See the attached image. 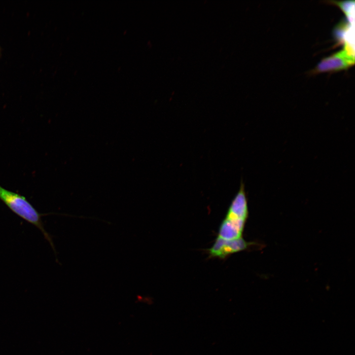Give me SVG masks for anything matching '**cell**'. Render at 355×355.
<instances>
[{
  "label": "cell",
  "mask_w": 355,
  "mask_h": 355,
  "mask_svg": "<svg viewBox=\"0 0 355 355\" xmlns=\"http://www.w3.org/2000/svg\"><path fill=\"white\" fill-rule=\"evenodd\" d=\"M246 220L225 218L219 228L218 237L224 240H233L242 237Z\"/></svg>",
  "instance_id": "5b68a950"
},
{
  "label": "cell",
  "mask_w": 355,
  "mask_h": 355,
  "mask_svg": "<svg viewBox=\"0 0 355 355\" xmlns=\"http://www.w3.org/2000/svg\"><path fill=\"white\" fill-rule=\"evenodd\" d=\"M248 216V208L245 185L241 181L239 191L233 199L225 218L247 220Z\"/></svg>",
  "instance_id": "277c9868"
},
{
  "label": "cell",
  "mask_w": 355,
  "mask_h": 355,
  "mask_svg": "<svg viewBox=\"0 0 355 355\" xmlns=\"http://www.w3.org/2000/svg\"><path fill=\"white\" fill-rule=\"evenodd\" d=\"M253 245H256V243L247 242L242 237L227 240L217 237L209 249V253L211 257L224 258L232 253L245 250Z\"/></svg>",
  "instance_id": "3957f363"
},
{
  "label": "cell",
  "mask_w": 355,
  "mask_h": 355,
  "mask_svg": "<svg viewBox=\"0 0 355 355\" xmlns=\"http://www.w3.org/2000/svg\"><path fill=\"white\" fill-rule=\"evenodd\" d=\"M345 13L348 19L350 18V12L352 6L354 4V1H334Z\"/></svg>",
  "instance_id": "8992f818"
},
{
  "label": "cell",
  "mask_w": 355,
  "mask_h": 355,
  "mask_svg": "<svg viewBox=\"0 0 355 355\" xmlns=\"http://www.w3.org/2000/svg\"><path fill=\"white\" fill-rule=\"evenodd\" d=\"M0 200L13 213L39 229L55 252L50 235L45 230L41 218L48 214L41 213L24 196L8 190L0 185Z\"/></svg>",
  "instance_id": "6da1fadb"
},
{
  "label": "cell",
  "mask_w": 355,
  "mask_h": 355,
  "mask_svg": "<svg viewBox=\"0 0 355 355\" xmlns=\"http://www.w3.org/2000/svg\"><path fill=\"white\" fill-rule=\"evenodd\" d=\"M355 63L354 51L345 43L344 48L334 54L323 59L314 70L315 73L331 72L346 70Z\"/></svg>",
  "instance_id": "7a4b0ae2"
}]
</instances>
